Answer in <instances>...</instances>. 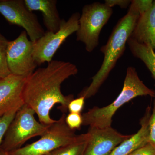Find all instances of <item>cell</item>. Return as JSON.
Here are the masks:
<instances>
[{"mask_svg": "<svg viewBox=\"0 0 155 155\" xmlns=\"http://www.w3.org/2000/svg\"><path fill=\"white\" fill-rule=\"evenodd\" d=\"M78 69L68 62L52 61L45 68H39L26 78L23 87L24 104L30 107L38 116L41 124L48 125L55 122L50 116V112L56 104L65 114L73 95L62 94L61 85L66 79L76 75Z\"/></svg>", "mask_w": 155, "mask_h": 155, "instance_id": "1", "label": "cell"}, {"mask_svg": "<svg viewBox=\"0 0 155 155\" xmlns=\"http://www.w3.org/2000/svg\"><path fill=\"white\" fill-rule=\"evenodd\" d=\"M140 16L137 8L131 1L127 14L119 19L107 44L100 49L104 58L99 70L92 78L89 86L84 89L78 97H84L86 99L96 94L124 54L127 40L132 34Z\"/></svg>", "mask_w": 155, "mask_h": 155, "instance_id": "2", "label": "cell"}, {"mask_svg": "<svg viewBox=\"0 0 155 155\" xmlns=\"http://www.w3.org/2000/svg\"><path fill=\"white\" fill-rule=\"evenodd\" d=\"M143 96L155 97V91L140 80L134 67H128L122 91L116 99L109 105L101 108L95 106L84 113L82 125L101 128L111 127L113 116L119 108L136 97Z\"/></svg>", "mask_w": 155, "mask_h": 155, "instance_id": "3", "label": "cell"}, {"mask_svg": "<svg viewBox=\"0 0 155 155\" xmlns=\"http://www.w3.org/2000/svg\"><path fill=\"white\" fill-rule=\"evenodd\" d=\"M35 114L33 109L25 104L20 107L6 132L0 151L8 153L22 147L30 139L43 134L49 125L38 122Z\"/></svg>", "mask_w": 155, "mask_h": 155, "instance_id": "4", "label": "cell"}, {"mask_svg": "<svg viewBox=\"0 0 155 155\" xmlns=\"http://www.w3.org/2000/svg\"><path fill=\"white\" fill-rule=\"evenodd\" d=\"M113 13L112 8L105 3L97 2L84 6L76 35L78 41L84 44L88 52L98 45L101 31Z\"/></svg>", "mask_w": 155, "mask_h": 155, "instance_id": "5", "label": "cell"}, {"mask_svg": "<svg viewBox=\"0 0 155 155\" xmlns=\"http://www.w3.org/2000/svg\"><path fill=\"white\" fill-rule=\"evenodd\" d=\"M66 115L48 126L47 129L37 141L11 152L9 155H45L72 142L77 137L74 130L66 124Z\"/></svg>", "mask_w": 155, "mask_h": 155, "instance_id": "6", "label": "cell"}, {"mask_svg": "<svg viewBox=\"0 0 155 155\" xmlns=\"http://www.w3.org/2000/svg\"><path fill=\"white\" fill-rule=\"evenodd\" d=\"M80 14L76 12L67 21L62 19L57 32L47 31L41 37L34 42L33 57L37 65L50 63L57 51L67 38L77 31Z\"/></svg>", "mask_w": 155, "mask_h": 155, "instance_id": "7", "label": "cell"}, {"mask_svg": "<svg viewBox=\"0 0 155 155\" xmlns=\"http://www.w3.org/2000/svg\"><path fill=\"white\" fill-rule=\"evenodd\" d=\"M25 30L14 41H9L7 49V61L11 74L28 77L37 64L33 57L34 42L28 39Z\"/></svg>", "mask_w": 155, "mask_h": 155, "instance_id": "8", "label": "cell"}, {"mask_svg": "<svg viewBox=\"0 0 155 155\" xmlns=\"http://www.w3.org/2000/svg\"><path fill=\"white\" fill-rule=\"evenodd\" d=\"M0 14L11 24L22 27L33 42L45 33L37 17L23 0H0Z\"/></svg>", "mask_w": 155, "mask_h": 155, "instance_id": "9", "label": "cell"}, {"mask_svg": "<svg viewBox=\"0 0 155 155\" xmlns=\"http://www.w3.org/2000/svg\"><path fill=\"white\" fill-rule=\"evenodd\" d=\"M89 139L83 155H110L114 149L132 135H124L111 127H89Z\"/></svg>", "mask_w": 155, "mask_h": 155, "instance_id": "10", "label": "cell"}, {"mask_svg": "<svg viewBox=\"0 0 155 155\" xmlns=\"http://www.w3.org/2000/svg\"><path fill=\"white\" fill-rule=\"evenodd\" d=\"M26 78L13 74L0 78V116L24 104L22 93Z\"/></svg>", "mask_w": 155, "mask_h": 155, "instance_id": "11", "label": "cell"}, {"mask_svg": "<svg viewBox=\"0 0 155 155\" xmlns=\"http://www.w3.org/2000/svg\"><path fill=\"white\" fill-rule=\"evenodd\" d=\"M151 114V108L148 106L144 116L140 119V123L141 127L139 130L116 147L110 155H129L148 143L149 121Z\"/></svg>", "mask_w": 155, "mask_h": 155, "instance_id": "12", "label": "cell"}, {"mask_svg": "<svg viewBox=\"0 0 155 155\" xmlns=\"http://www.w3.org/2000/svg\"><path fill=\"white\" fill-rule=\"evenodd\" d=\"M130 37L155 50V1L149 11L140 16Z\"/></svg>", "mask_w": 155, "mask_h": 155, "instance_id": "13", "label": "cell"}, {"mask_svg": "<svg viewBox=\"0 0 155 155\" xmlns=\"http://www.w3.org/2000/svg\"><path fill=\"white\" fill-rule=\"evenodd\" d=\"M25 6L29 11H40L48 31L56 32L59 30L62 19L57 8L56 0H24Z\"/></svg>", "mask_w": 155, "mask_h": 155, "instance_id": "14", "label": "cell"}, {"mask_svg": "<svg viewBox=\"0 0 155 155\" xmlns=\"http://www.w3.org/2000/svg\"><path fill=\"white\" fill-rule=\"evenodd\" d=\"M127 44L134 57L138 58L144 63L155 81L154 50L150 45L139 43L130 37L127 40Z\"/></svg>", "mask_w": 155, "mask_h": 155, "instance_id": "15", "label": "cell"}, {"mask_svg": "<svg viewBox=\"0 0 155 155\" xmlns=\"http://www.w3.org/2000/svg\"><path fill=\"white\" fill-rule=\"evenodd\" d=\"M88 139L87 132L79 134L72 142L58 148L45 155H83Z\"/></svg>", "mask_w": 155, "mask_h": 155, "instance_id": "16", "label": "cell"}, {"mask_svg": "<svg viewBox=\"0 0 155 155\" xmlns=\"http://www.w3.org/2000/svg\"><path fill=\"white\" fill-rule=\"evenodd\" d=\"M9 41L0 32V78L11 75L7 61V49Z\"/></svg>", "mask_w": 155, "mask_h": 155, "instance_id": "17", "label": "cell"}, {"mask_svg": "<svg viewBox=\"0 0 155 155\" xmlns=\"http://www.w3.org/2000/svg\"><path fill=\"white\" fill-rule=\"evenodd\" d=\"M19 108H15L0 116V147L8 128Z\"/></svg>", "mask_w": 155, "mask_h": 155, "instance_id": "18", "label": "cell"}, {"mask_svg": "<svg viewBox=\"0 0 155 155\" xmlns=\"http://www.w3.org/2000/svg\"><path fill=\"white\" fill-rule=\"evenodd\" d=\"M65 121L67 126L71 130L79 129L83 123L82 115L77 113H69L66 116Z\"/></svg>", "mask_w": 155, "mask_h": 155, "instance_id": "19", "label": "cell"}, {"mask_svg": "<svg viewBox=\"0 0 155 155\" xmlns=\"http://www.w3.org/2000/svg\"><path fill=\"white\" fill-rule=\"evenodd\" d=\"M85 100L84 97H78V98L72 100L68 106V110L69 113L81 114L84 107Z\"/></svg>", "mask_w": 155, "mask_h": 155, "instance_id": "20", "label": "cell"}, {"mask_svg": "<svg viewBox=\"0 0 155 155\" xmlns=\"http://www.w3.org/2000/svg\"><path fill=\"white\" fill-rule=\"evenodd\" d=\"M149 136L148 142L155 146V98L153 101V106L149 121Z\"/></svg>", "mask_w": 155, "mask_h": 155, "instance_id": "21", "label": "cell"}, {"mask_svg": "<svg viewBox=\"0 0 155 155\" xmlns=\"http://www.w3.org/2000/svg\"><path fill=\"white\" fill-rule=\"evenodd\" d=\"M132 2L137 8L140 15L149 11L153 3L152 0H132Z\"/></svg>", "mask_w": 155, "mask_h": 155, "instance_id": "22", "label": "cell"}, {"mask_svg": "<svg viewBox=\"0 0 155 155\" xmlns=\"http://www.w3.org/2000/svg\"><path fill=\"white\" fill-rule=\"evenodd\" d=\"M129 155H155V146L150 143H147Z\"/></svg>", "mask_w": 155, "mask_h": 155, "instance_id": "23", "label": "cell"}, {"mask_svg": "<svg viewBox=\"0 0 155 155\" xmlns=\"http://www.w3.org/2000/svg\"><path fill=\"white\" fill-rule=\"evenodd\" d=\"M131 2L130 0H106L105 4L111 8L118 6L122 9H126L131 4Z\"/></svg>", "mask_w": 155, "mask_h": 155, "instance_id": "24", "label": "cell"}, {"mask_svg": "<svg viewBox=\"0 0 155 155\" xmlns=\"http://www.w3.org/2000/svg\"><path fill=\"white\" fill-rule=\"evenodd\" d=\"M0 155H9L8 153H6L2 152L0 151Z\"/></svg>", "mask_w": 155, "mask_h": 155, "instance_id": "25", "label": "cell"}]
</instances>
